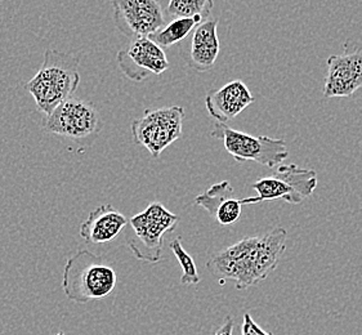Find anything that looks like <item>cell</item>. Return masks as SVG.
Wrapping results in <instances>:
<instances>
[{"label": "cell", "instance_id": "cell-18", "mask_svg": "<svg viewBox=\"0 0 362 335\" xmlns=\"http://www.w3.org/2000/svg\"><path fill=\"white\" fill-rule=\"evenodd\" d=\"M169 248L173 252L175 258L178 259L180 266L182 269L181 283L183 285H196L200 283V276L197 274L195 261L191 255L185 250L182 247L181 239L177 237L174 239L170 244Z\"/></svg>", "mask_w": 362, "mask_h": 335}, {"label": "cell", "instance_id": "cell-5", "mask_svg": "<svg viewBox=\"0 0 362 335\" xmlns=\"http://www.w3.org/2000/svg\"><path fill=\"white\" fill-rule=\"evenodd\" d=\"M258 241L259 236L245 237L219 252L206 263L208 270L214 276L221 277V284L225 280H232L239 290L261 283L266 277L259 264Z\"/></svg>", "mask_w": 362, "mask_h": 335}, {"label": "cell", "instance_id": "cell-8", "mask_svg": "<svg viewBox=\"0 0 362 335\" xmlns=\"http://www.w3.org/2000/svg\"><path fill=\"white\" fill-rule=\"evenodd\" d=\"M100 122L101 115L93 103L69 98L45 117L43 128L61 137L83 139L100 131Z\"/></svg>", "mask_w": 362, "mask_h": 335}, {"label": "cell", "instance_id": "cell-3", "mask_svg": "<svg viewBox=\"0 0 362 335\" xmlns=\"http://www.w3.org/2000/svg\"><path fill=\"white\" fill-rule=\"evenodd\" d=\"M180 217L163 204L153 201L145 211L129 219L132 233L127 235V245L141 262L155 264L161 259L164 236L174 231Z\"/></svg>", "mask_w": 362, "mask_h": 335}, {"label": "cell", "instance_id": "cell-9", "mask_svg": "<svg viewBox=\"0 0 362 335\" xmlns=\"http://www.w3.org/2000/svg\"><path fill=\"white\" fill-rule=\"evenodd\" d=\"M117 30L129 39L153 35L165 26L158 0H111Z\"/></svg>", "mask_w": 362, "mask_h": 335}, {"label": "cell", "instance_id": "cell-19", "mask_svg": "<svg viewBox=\"0 0 362 335\" xmlns=\"http://www.w3.org/2000/svg\"><path fill=\"white\" fill-rule=\"evenodd\" d=\"M243 335H274L271 331H266L252 319L249 314L244 315V321H243V328H241Z\"/></svg>", "mask_w": 362, "mask_h": 335}, {"label": "cell", "instance_id": "cell-4", "mask_svg": "<svg viewBox=\"0 0 362 335\" xmlns=\"http://www.w3.org/2000/svg\"><path fill=\"white\" fill-rule=\"evenodd\" d=\"M317 183V173L313 169L299 168L296 164L280 165L274 175L259 178L252 184L258 196L240 199V203L258 204L280 199L289 204H300L305 199L311 196Z\"/></svg>", "mask_w": 362, "mask_h": 335}, {"label": "cell", "instance_id": "cell-14", "mask_svg": "<svg viewBox=\"0 0 362 335\" xmlns=\"http://www.w3.org/2000/svg\"><path fill=\"white\" fill-rule=\"evenodd\" d=\"M195 204L208 211L221 226H230L241 217L243 205L235 197V189L228 181L210 186L204 194L195 197Z\"/></svg>", "mask_w": 362, "mask_h": 335}, {"label": "cell", "instance_id": "cell-2", "mask_svg": "<svg viewBox=\"0 0 362 335\" xmlns=\"http://www.w3.org/2000/svg\"><path fill=\"white\" fill-rule=\"evenodd\" d=\"M116 284L115 270L88 249L71 255L64 267L62 289L66 297L78 305L109 297Z\"/></svg>", "mask_w": 362, "mask_h": 335}, {"label": "cell", "instance_id": "cell-12", "mask_svg": "<svg viewBox=\"0 0 362 335\" xmlns=\"http://www.w3.org/2000/svg\"><path fill=\"white\" fill-rule=\"evenodd\" d=\"M254 102L249 88L241 81H232L219 89L210 90L205 97V106L217 123L226 124Z\"/></svg>", "mask_w": 362, "mask_h": 335}, {"label": "cell", "instance_id": "cell-7", "mask_svg": "<svg viewBox=\"0 0 362 335\" xmlns=\"http://www.w3.org/2000/svg\"><path fill=\"white\" fill-rule=\"evenodd\" d=\"M183 120L185 110L180 106L146 110L132 123V136L137 145L158 159L167 147L181 139Z\"/></svg>", "mask_w": 362, "mask_h": 335}, {"label": "cell", "instance_id": "cell-21", "mask_svg": "<svg viewBox=\"0 0 362 335\" xmlns=\"http://www.w3.org/2000/svg\"><path fill=\"white\" fill-rule=\"evenodd\" d=\"M57 335H65V333H62V331H61V333H58Z\"/></svg>", "mask_w": 362, "mask_h": 335}, {"label": "cell", "instance_id": "cell-6", "mask_svg": "<svg viewBox=\"0 0 362 335\" xmlns=\"http://www.w3.org/2000/svg\"><path fill=\"white\" fill-rule=\"evenodd\" d=\"M210 136L221 139L226 151L238 163L254 161L263 167L275 168L286 160L290 153L284 139H269L267 136L257 137L221 123L213 127Z\"/></svg>", "mask_w": 362, "mask_h": 335}, {"label": "cell", "instance_id": "cell-13", "mask_svg": "<svg viewBox=\"0 0 362 335\" xmlns=\"http://www.w3.org/2000/svg\"><path fill=\"white\" fill-rule=\"evenodd\" d=\"M129 219L111 204H103L90 211L80 225L79 233L88 244H107L123 233Z\"/></svg>", "mask_w": 362, "mask_h": 335}, {"label": "cell", "instance_id": "cell-11", "mask_svg": "<svg viewBox=\"0 0 362 335\" xmlns=\"http://www.w3.org/2000/svg\"><path fill=\"white\" fill-rule=\"evenodd\" d=\"M324 95L326 98H348L362 88V53L349 52L327 59Z\"/></svg>", "mask_w": 362, "mask_h": 335}, {"label": "cell", "instance_id": "cell-10", "mask_svg": "<svg viewBox=\"0 0 362 335\" xmlns=\"http://www.w3.org/2000/svg\"><path fill=\"white\" fill-rule=\"evenodd\" d=\"M117 65L122 73L133 81H144L148 75H160L169 69L163 48L148 37L133 39L117 53Z\"/></svg>", "mask_w": 362, "mask_h": 335}, {"label": "cell", "instance_id": "cell-1", "mask_svg": "<svg viewBox=\"0 0 362 335\" xmlns=\"http://www.w3.org/2000/svg\"><path fill=\"white\" fill-rule=\"evenodd\" d=\"M79 59L64 52L47 49L35 76L25 84L39 112L49 115L58 105L71 98L79 87Z\"/></svg>", "mask_w": 362, "mask_h": 335}, {"label": "cell", "instance_id": "cell-20", "mask_svg": "<svg viewBox=\"0 0 362 335\" xmlns=\"http://www.w3.org/2000/svg\"><path fill=\"white\" fill-rule=\"evenodd\" d=\"M232 331H233V320L231 317H228L225 324L218 329L217 333L214 335H232Z\"/></svg>", "mask_w": 362, "mask_h": 335}, {"label": "cell", "instance_id": "cell-15", "mask_svg": "<svg viewBox=\"0 0 362 335\" xmlns=\"http://www.w3.org/2000/svg\"><path fill=\"white\" fill-rule=\"evenodd\" d=\"M217 20H205L196 26L189 51V66L199 73L210 70L219 56L221 45L217 35Z\"/></svg>", "mask_w": 362, "mask_h": 335}, {"label": "cell", "instance_id": "cell-17", "mask_svg": "<svg viewBox=\"0 0 362 335\" xmlns=\"http://www.w3.org/2000/svg\"><path fill=\"white\" fill-rule=\"evenodd\" d=\"M213 7L214 0H169L167 12L175 18H191L197 16L205 21Z\"/></svg>", "mask_w": 362, "mask_h": 335}, {"label": "cell", "instance_id": "cell-16", "mask_svg": "<svg viewBox=\"0 0 362 335\" xmlns=\"http://www.w3.org/2000/svg\"><path fill=\"white\" fill-rule=\"evenodd\" d=\"M203 21V18L197 16L191 18H175L148 37L160 48H169L189 37V33Z\"/></svg>", "mask_w": 362, "mask_h": 335}]
</instances>
